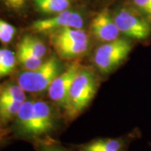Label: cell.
<instances>
[{"label": "cell", "mask_w": 151, "mask_h": 151, "mask_svg": "<svg viewBox=\"0 0 151 151\" xmlns=\"http://www.w3.org/2000/svg\"><path fill=\"white\" fill-rule=\"evenodd\" d=\"M36 151H73L63 146L54 139H47L34 144Z\"/></svg>", "instance_id": "obj_18"}, {"label": "cell", "mask_w": 151, "mask_h": 151, "mask_svg": "<svg viewBox=\"0 0 151 151\" xmlns=\"http://www.w3.org/2000/svg\"><path fill=\"white\" fill-rule=\"evenodd\" d=\"M92 2H94V3H105V2H110L112 0H91ZM120 0H115V2H119Z\"/></svg>", "instance_id": "obj_22"}, {"label": "cell", "mask_w": 151, "mask_h": 151, "mask_svg": "<svg viewBox=\"0 0 151 151\" xmlns=\"http://www.w3.org/2000/svg\"><path fill=\"white\" fill-rule=\"evenodd\" d=\"M51 45L55 50L57 55L61 59L72 60L84 55L88 50L90 41H64L51 40Z\"/></svg>", "instance_id": "obj_10"}, {"label": "cell", "mask_w": 151, "mask_h": 151, "mask_svg": "<svg viewBox=\"0 0 151 151\" xmlns=\"http://www.w3.org/2000/svg\"><path fill=\"white\" fill-rule=\"evenodd\" d=\"M137 132L118 138H99L76 146L77 151H128Z\"/></svg>", "instance_id": "obj_9"}, {"label": "cell", "mask_w": 151, "mask_h": 151, "mask_svg": "<svg viewBox=\"0 0 151 151\" xmlns=\"http://www.w3.org/2000/svg\"><path fill=\"white\" fill-rule=\"evenodd\" d=\"M85 14L83 9L75 5L57 14L33 21L30 29L34 32L50 35L65 28L82 29L86 23Z\"/></svg>", "instance_id": "obj_6"}, {"label": "cell", "mask_w": 151, "mask_h": 151, "mask_svg": "<svg viewBox=\"0 0 151 151\" xmlns=\"http://www.w3.org/2000/svg\"><path fill=\"white\" fill-rule=\"evenodd\" d=\"M97 91V80L94 71L81 67L71 84L64 110L65 120H74L91 103Z\"/></svg>", "instance_id": "obj_2"}, {"label": "cell", "mask_w": 151, "mask_h": 151, "mask_svg": "<svg viewBox=\"0 0 151 151\" xmlns=\"http://www.w3.org/2000/svg\"><path fill=\"white\" fill-rule=\"evenodd\" d=\"M17 33V29L11 24L0 18V42L9 44L12 41Z\"/></svg>", "instance_id": "obj_19"}, {"label": "cell", "mask_w": 151, "mask_h": 151, "mask_svg": "<svg viewBox=\"0 0 151 151\" xmlns=\"http://www.w3.org/2000/svg\"><path fill=\"white\" fill-rule=\"evenodd\" d=\"M17 62L16 54L6 48L0 49V77L9 75Z\"/></svg>", "instance_id": "obj_16"}, {"label": "cell", "mask_w": 151, "mask_h": 151, "mask_svg": "<svg viewBox=\"0 0 151 151\" xmlns=\"http://www.w3.org/2000/svg\"><path fill=\"white\" fill-rule=\"evenodd\" d=\"M39 58L43 59L47 53V47L43 41L32 35H26L19 42Z\"/></svg>", "instance_id": "obj_14"}, {"label": "cell", "mask_w": 151, "mask_h": 151, "mask_svg": "<svg viewBox=\"0 0 151 151\" xmlns=\"http://www.w3.org/2000/svg\"><path fill=\"white\" fill-rule=\"evenodd\" d=\"M133 44L127 39L118 38L99 45L93 54V62L98 70L108 74L114 70L128 58Z\"/></svg>", "instance_id": "obj_5"}, {"label": "cell", "mask_w": 151, "mask_h": 151, "mask_svg": "<svg viewBox=\"0 0 151 151\" xmlns=\"http://www.w3.org/2000/svg\"><path fill=\"white\" fill-rule=\"evenodd\" d=\"M76 0H31L32 8L38 13L52 16L74 7Z\"/></svg>", "instance_id": "obj_11"}, {"label": "cell", "mask_w": 151, "mask_h": 151, "mask_svg": "<svg viewBox=\"0 0 151 151\" xmlns=\"http://www.w3.org/2000/svg\"><path fill=\"white\" fill-rule=\"evenodd\" d=\"M0 5L7 12L22 16L32 7L31 0H0Z\"/></svg>", "instance_id": "obj_15"}, {"label": "cell", "mask_w": 151, "mask_h": 151, "mask_svg": "<svg viewBox=\"0 0 151 151\" xmlns=\"http://www.w3.org/2000/svg\"><path fill=\"white\" fill-rule=\"evenodd\" d=\"M22 103L14 100H0V124L2 126L5 127L13 122Z\"/></svg>", "instance_id": "obj_13"}, {"label": "cell", "mask_w": 151, "mask_h": 151, "mask_svg": "<svg viewBox=\"0 0 151 151\" xmlns=\"http://www.w3.org/2000/svg\"><path fill=\"white\" fill-rule=\"evenodd\" d=\"M90 30L92 35L102 42L112 41L119 38L120 31L109 6L103 7L96 13L91 20Z\"/></svg>", "instance_id": "obj_8"}, {"label": "cell", "mask_w": 151, "mask_h": 151, "mask_svg": "<svg viewBox=\"0 0 151 151\" xmlns=\"http://www.w3.org/2000/svg\"><path fill=\"white\" fill-rule=\"evenodd\" d=\"M63 70L57 56L52 55L35 70H25L17 77V83L28 92L39 93L48 89L51 82Z\"/></svg>", "instance_id": "obj_4"}, {"label": "cell", "mask_w": 151, "mask_h": 151, "mask_svg": "<svg viewBox=\"0 0 151 151\" xmlns=\"http://www.w3.org/2000/svg\"><path fill=\"white\" fill-rule=\"evenodd\" d=\"M7 138H8V130L6 129L5 127L0 124V149L4 145Z\"/></svg>", "instance_id": "obj_21"}, {"label": "cell", "mask_w": 151, "mask_h": 151, "mask_svg": "<svg viewBox=\"0 0 151 151\" xmlns=\"http://www.w3.org/2000/svg\"><path fill=\"white\" fill-rule=\"evenodd\" d=\"M111 10L119 31L126 37L138 41H146L150 39L151 22L126 0L117 2Z\"/></svg>", "instance_id": "obj_3"}, {"label": "cell", "mask_w": 151, "mask_h": 151, "mask_svg": "<svg viewBox=\"0 0 151 151\" xmlns=\"http://www.w3.org/2000/svg\"><path fill=\"white\" fill-rule=\"evenodd\" d=\"M17 49V62H19L25 70H35L44 62L43 59L35 55L20 43L18 44Z\"/></svg>", "instance_id": "obj_12"}, {"label": "cell", "mask_w": 151, "mask_h": 151, "mask_svg": "<svg viewBox=\"0 0 151 151\" xmlns=\"http://www.w3.org/2000/svg\"><path fill=\"white\" fill-rule=\"evenodd\" d=\"M0 100H14L24 103L26 100L25 91L18 83H8L1 88Z\"/></svg>", "instance_id": "obj_17"}, {"label": "cell", "mask_w": 151, "mask_h": 151, "mask_svg": "<svg viewBox=\"0 0 151 151\" xmlns=\"http://www.w3.org/2000/svg\"><path fill=\"white\" fill-rule=\"evenodd\" d=\"M134 9L151 22V0H126Z\"/></svg>", "instance_id": "obj_20"}, {"label": "cell", "mask_w": 151, "mask_h": 151, "mask_svg": "<svg viewBox=\"0 0 151 151\" xmlns=\"http://www.w3.org/2000/svg\"><path fill=\"white\" fill-rule=\"evenodd\" d=\"M0 91H1V88H0Z\"/></svg>", "instance_id": "obj_23"}, {"label": "cell", "mask_w": 151, "mask_h": 151, "mask_svg": "<svg viewBox=\"0 0 151 151\" xmlns=\"http://www.w3.org/2000/svg\"><path fill=\"white\" fill-rule=\"evenodd\" d=\"M81 68L77 62H73L62 70L54 79L48 88L50 100L60 109L65 110L71 84Z\"/></svg>", "instance_id": "obj_7"}, {"label": "cell", "mask_w": 151, "mask_h": 151, "mask_svg": "<svg viewBox=\"0 0 151 151\" xmlns=\"http://www.w3.org/2000/svg\"><path fill=\"white\" fill-rule=\"evenodd\" d=\"M12 123V133L15 138L35 144L53 139L52 136L60 129L62 118L47 102L26 99Z\"/></svg>", "instance_id": "obj_1"}]
</instances>
